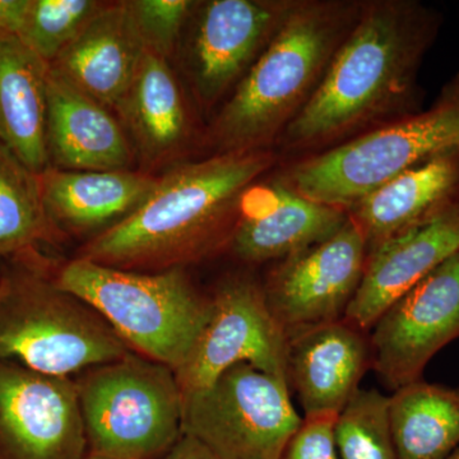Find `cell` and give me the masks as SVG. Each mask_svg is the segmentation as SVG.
Here are the masks:
<instances>
[{
  "label": "cell",
  "mask_w": 459,
  "mask_h": 459,
  "mask_svg": "<svg viewBox=\"0 0 459 459\" xmlns=\"http://www.w3.org/2000/svg\"><path fill=\"white\" fill-rule=\"evenodd\" d=\"M244 204L229 249L244 263L282 261L333 237L349 220L343 208L318 204L277 179Z\"/></svg>",
  "instance_id": "cell-16"
},
{
  "label": "cell",
  "mask_w": 459,
  "mask_h": 459,
  "mask_svg": "<svg viewBox=\"0 0 459 459\" xmlns=\"http://www.w3.org/2000/svg\"><path fill=\"white\" fill-rule=\"evenodd\" d=\"M296 0L198 3L189 71L198 101L213 107L246 77L294 8Z\"/></svg>",
  "instance_id": "cell-13"
},
{
  "label": "cell",
  "mask_w": 459,
  "mask_h": 459,
  "mask_svg": "<svg viewBox=\"0 0 459 459\" xmlns=\"http://www.w3.org/2000/svg\"><path fill=\"white\" fill-rule=\"evenodd\" d=\"M442 27L418 0H364L322 82L277 141L295 160L421 110L422 60Z\"/></svg>",
  "instance_id": "cell-1"
},
{
  "label": "cell",
  "mask_w": 459,
  "mask_h": 459,
  "mask_svg": "<svg viewBox=\"0 0 459 459\" xmlns=\"http://www.w3.org/2000/svg\"><path fill=\"white\" fill-rule=\"evenodd\" d=\"M398 459H446L459 446V389L420 379L389 397Z\"/></svg>",
  "instance_id": "cell-23"
},
{
  "label": "cell",
  "mask_w": 459,
  "mask_h": 459,
  "mask_svg": "<svg viewBox=\"0 0 459 459\" xmlns=\"http://www.w3.org/2000/svg\"><path fill=\"white\" fill-rule=\"evenodd\" d=\"M282 377L238 364L201 391L183 395L181 435L217 459H280L300 427Z\"/></svg>",
  "instance_id": "cell-8"
},
{
  "label": "cell",
  "mask_w": 459,
  "mask_h": 459,
  "mask_svg": "<svg viewBox=\"0 0 459 459\" xmlns=\"http://www.w3.org/2000/svg\"><path fill=\"white\" fill-rule=\"evenodd\" d=\"M104 4L95 0H30L18 40L51 65Z\"/></svg>",
  "instance_id": "cell-26"
},
{
  "label": "cell",
  "mask_w": 459,
  "mask_h": 459,
  "mask_svg": "<svg viewBox=\"0 0 459 459\" xmlns=\"http://www.w3.org/2000/svg\"><path fill=\"white\" fill-rule=\"evenodd\" d=\"M364 0H296L208 128L213 155L272 150L322 82Z\"/></svg>",
  "instance_id": "cell-3"
},
{
  "label": "cell",
  "mask_w": 459,
  "mask_h": 459,
  "mask_svg": "<svg viewBox=\"0 0 459 459\" xmlns=\"http://www.w3.org/2000/svg\"><path fill=\"white\" fill-rule=\"evenodd\" d=\"M289 340L287 379L305 416L338 415L371 367L367 332L341 319L296 332Z\"/></svg>",
  "instance_id": "cell-15"
},
{
  "label": "cell",
  "mask_w": 459,
  "mask_h": 459,
  "mask_svg": "<svg viewBox=\"0 0 459 459\" xmlns=\"http://www.w3.org/2000/svg\"><path fill=\"white\" fill-rule=\"evenodd\" d=\"M371 368L389 388L422 379L425 368L459 338V252L394 301L374 325Z\"/></svg>",
  "instance_id": "cell-11"
},
{
  "label": "cell",
  "mask_w": 459,
  "mask_h": 459,
  "mask_svg": "<svg viewBox=\"0 0 459 459\" xmlns=\"http://www.w3.org/2000/svg\"><path fill=\"white\" fill-rule=\"evenodd\" d=\"M340 459H398L389 416V397L359 389L334 424Z\"/></svg>",
  "instance_id": "cell-25"
},
{
  "label": "cell",
  "mask_w": 459,
  "mask_h": 459,
  "mask_svg": "<svg viewBox=\"0 0 459 459\" xmlns=\"http://www.w3.org/2000/svg\"><path fill=\"white\" fill-rule=\"evenodd\" d=\"M119 114L141 156L159 164L189 140L188 108L168 59L146 49Z\"/></svg>",
  "instance_id": "cell-22"
},
{
  "label": "cell",
  "mask_w": 459,
  "mask_h": 459,
  "mask_svg": "<svg viewBox=\"0 0 459 459\" xmlns=\"http://www.w3.org/2000/svg\"><path fill=\"white\" fill-rule=\"evenodd\" d=\"M144 51L126 2L105 3L49 66L74 89L119 113Z\"/></svg>",
  "instance_id": "cell-17"
},
{
  "label": "cell",
  "mask_w": 459,
  "mask_h": 459,
  "mask_svg": "<svg viewBox=\"0 0 459 459\" xmlns=\"http://www.w3.org/2000/svg\"><path fill=\"white\" fill-rule=\"evenodd\" d=\"M459 204V150L402 172L347 208L368 255L407 230L430 221Z\"/></svg>",
  "instance_id": "cell-18"
},
{
  "label": "cell",
  "mask_w": 459,
  "mask_h": 459,
  "mask_svg": "<svg viewBox=\"0 0 459 459\" xmlns=\"http://www.w3.org/2000/svg\"><path fill=\"white\" fill-rule=\"evenodd\" d=\"M134 25L146 49L169 59L181 30L198 2L190 0H128Z\"/></svg>",
  "instance_id": "cell-27"
},
{
  "label": "cell",
  "mask_w": 459,
  "mask_h": 459,
  "mask_svg": "<svg viewBox=\"0 0 459 459\" xmlns=\"http://www.w3.org/2000/svg\"><path fill=\"white\" fill-rule=\"evenodd\" d=\"M126 353L128 346L95 310L33 268L11 267V283L0 296V361L68 377Z\"/></svg>",
  "instance_id": "cell-6"
},
{
  "label": "cell",
  "mask_w": 459,
  "mask_h": 459,
  "mask_svg": "<svg viewBox=\"0 0 459 459\" xmlns=\"http://www.w3.org/2000/svg\"><path fill=\"white\" fill-rule=\"evenodd\" d=\"M29 5L30 0H0V40L20 38Z\"/></svg>",
  "instance_id": "cell-29"
},
{
  "label": "cell",
  "mask_w": 459,
  "mask_h": 459,
  "mask_svg": "<svg viewBox=\"0 0 459 459\" xmlns=\"http://www.w3.org/2000/svg\"><path fill=\"white\" fill-rule=\"evenodd\" d=\"M51 281L95 310L126 346L172 371L186 360L211 313V298L183 267L143 273L78 258Z\"/></svg>",
  "instance_id": "cell-4"
},
{
  "label": "cell",
  "mask_w": 459,
  "mask_h": 459,
  "mask_svg": "<svg viewBox=\"0 0 459 459\" xmlns=\"http://www.w3.org/2000/svg\"><path fill=\"white\" fill-rule=\"evenodd\" d=\"M89 452L111 459H160L181 437L183 395L174 371L126 353L77 385Z\"/></svg>",
  "instance_id": "cell-7"
},
{
  "label": "cell",
  "mask_w": 459,
  "mask_h": 459,
  "mask_svg": "<svg viewBox=\"0 0 459 459\" xmlns=\"http://www.w3.org/2000/svg\"><path fill=\"white\" fill-rule=\"evenodd\" d=\"M459 150V74L429 108L301 157L277 175L299 195L347 208L402 172Z\"/></svg>",
  "instance_id": "cell-5"
},
{
  "label": "cell",
  "mask_w": 459,
  "mask_h": 459,
  "mask_svg": "<svg viewBox=\"0 0 459 459\" xmlns=\"http://www.w3.org/2000/svg\"><path fill=\"white\" fill-rule=\"evenodd\" d=\"M367 259L365 238L349 217L333 237L277 262L262 289L287 336L343 319Z\"/></svg>",
  "instance_id": "cell-10"
},
{
  "label": "cell",
  "mask_w": 459,
  "mask_h": 459,
  "mask_svg": "<svg viewBox=\"0 0 459 459\" xmlns=\"http://www.w3.org/2000/svg\"><path fill=\"white\" fill-rule=\"evenodd\" d=\"M59 232L45 210L40 175L0 143V259L29 255Z\"/></svg>",
  "instance_id": "cell-24"
},
{
  "label": "cell",
  "mask_w": 459,
  "mask_h": 459,
  "mask_svg": "<svg viewBox=\"0 0 459 459\" xmlns=\"http://www.w3.org/2000/svg\"><path fill=\"white\" fill-rule=\"evenodd\" d=\"M49 166L74 171L126 170L132 148L110 108L50 71L48 75Z\"/></svg>",
  "instance_id": "cell-19"
},
{
  "label": "cell",
  "mask_w": 459,
  "mask_h": 459,
  "mask_svg": "<svg viewBox=\"0 0 459 459\" xmlns=\"http://www.w3.org/2000/svg\"><path fill=\"white\" fill-rule=\"evenodd\" d=\"M49 65L18 39L0 40V143L35 174L49 168Z\"/></svg>",
  "instance_id": "cell-21"
},
{
  "label": "cell",
  "mask_w": 459,
  "mask_h": 459,
  "mask_svg": "<svg viewBox=\"0 0 459 459\" xmlns=\"http://www.w3.org/2000/svg\"><path fill=\"white\" fill-rule=\"evenodd\" d=\"M160 459H217L204 446L193 437L181 435L177 444Z\"/></svg>",
  "instance_id": "cell-30"
},
{
  "label": "cell",
  "mask_w": 459,
  "mask_h": 459,
  "mask_svg": "<svg viewBox=\"0 0 459 459\" xmlns=\"http://www.w3.org/2000/svg\"><path fill=\"white\" fill-rule=\"evenodd\" d=\"M0 259V296L7 292L9 283H11V267H8L4 262Z\"/></svg>",
  "instance_id": "cell-31"
},
{
  "label": "cell",
  "mask_w": 459,
  "mask_h": 459,
  "mask_svg": "<svg viewBox=\"0 0 459 459\" xmlns=\"http://www.w3.org/2000/svg\"><path fill=\"white\" fill-rule=\"evenodd\" d=\"M337 416H305L280 459H340L334 442Z\"/></svg>",
  "instance_id": "cell-28"
},
{
  "label": "cell",
  "mask_w": 459,
  "mask_h": 459,
  "mask_svg": "<svg viewBox=\"0 0 459 459\" xmlns=\"http://www.w3.org/2000/svg\"><path fill=\"white\" fill-rule=\"evenodd\" d=\"M289 344L285 329L268 307L262 283L244 274L229 277L211 298L207 323L174 371L181 395L212 385L238 364L252 365L289 383Z\"/></svg>",
  "instance_id": "cell-9"
},
{
  "label": "cell",
  "mask_w": 459,
  "mask_h": 459,
  "mask_svg": "<svg viewBox=\"0 0 459 459\" xmlns=\"http://www.w3.org/2000/svg\"><path fill=\"white\" fill-rule=\"evenodd\" d=\"M83 459H111L108 457H105V455H96V453L87 452V455H84Z\"/></svg>",
  "instance_id": "cell-32"
},
{
  "label": "cell",
  "mask_w": 459,
  "mask_h": 459,
  "mask_svg": "<svg viewBox=\"0 0 459 459\" xmlns=\"http://www.w3.org/2000/svg\"><path fill=\"white\" fill-rule=\"evenodd\" d=\"M77 385L0 361V459H83Z\"/></svg>",
  "instance_id": "cell-12"
},
{
  "label": "cell",
  "mask_w": 459,
  "mask_h": 459,
  "mask_svg": "<svg viewBox=\"0 0 459 459\" xmlns=\"http://www.w3.org/2000/svg\"><path fill=\"white\" fill-rule=\"evenodd\" d=\"M279 161L276 150L220 153L159 178L143 204L96 235L80 258L120 270L183 267L228 246L241 204Z\"/></svg>",
  "instance_id": "cell-2"
},
{
  "label": "cell",
  "mask_w": 459,
  "mask_h": 459,
  "mask_svg": "<svg viewBox=\"0 0 459 459\" xmlns=\"http://www.w3.org/2000/svg\"><path fill=\"white\" fill-rule=\"evenodd\" d=\"M157 181L129 169L74 171L49 166L40 174L45 210L59 231H105L137 210Z\"/></svg>",
  "instance_id": "cell-20"
},
{
  "label": "cell",
  "mask_w": 459,
  "mask_h": 459,
  "mask_svg": "<svg viewBox=\"0 0 459 459\" xmlns=\"http://www.w3.org/2000/svg\"><path fill=\"white\" fill-rule=\"evenodd\" d=\"M446 459H459V446L451 453Z\"/></svg>",
  "instance_id": "cell-33"
},
{
  "label": "cell",
  "mask_w": 459,
  "mask_h": 459,
  "mask_svg": "<svg viewBox=\"0 0 459 459\" xmlns=\"http://www.w3.org/2000/svg\"><path fill=\"white\" fill-rule=\"evenodd\" d=\"M458 252L459 204L371 250L343 319L370 331L394 301Z\"/></svg>",
  "instance_id": "cell-14"
}]
</instances>
